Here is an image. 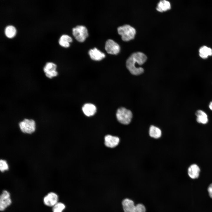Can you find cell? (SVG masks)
<instances>
[{"label": "cell", "mask_w": 212, "mask_h": 212, "mask_svg": "<svg viewBox=\"0 0 212 212\" xmlns=\"http://www.w3.org/2000/svg\"><path fill=\"white\" fill-rule=\"evenodd\" d=\"M147 59L146 56L141 52L134 53L127 59L126 62V67L132 74L135 75L140 74L143 73L144 69L141 67L137 68L136 64H143Z\"/></svg>", "instance_id": "6da1fadb"}, {"label": "cell", "mask_w": 212, "mask_h": 212, "mask_svg": "<svg viewBox=\"0 0 212 212\" xmlns=\"http://www.w3.org/2000/svg\"><path fill=\"white\" fill-rule=\"evenodd\" d=\"M118 34L121 36L122 40L128 41L133 39L136 34L135 29L128 24L120 26L117 28Z\"/></svg>", "instance_id": "7a4b0ae2"}, {"label": "cell", "mask_w": 212, "mask_h": 212, "mask_svg": "<svg viewBox=\"0 0 212 212\" xmlns=\"http://www.w3.org/2000/svg\"><path fill=\"white\" fill-rule=\"evenodd\" d=\"M118 121L124 125H128L131 122L132 114L131 111L124 107L118 108L116 113Z\"/></svg>", "instance_id": "3957f363"}, {"label": "cell", "mask_w": 212, "mask_h": 212, "mask_svg": "<svg viewBox=\"0 0 212 212\" xmlns=\"http://www.w3.org/2000/svg\"><path fill=\"white\" fill-rule=\"evenodd\" d=\"M19 129L23 133L31 134L36 130V123L33 119H25L19 124Z\"/></svg>", "instance_id": "277c9868"}, {"label": "cell", "mask_w": 212, "mask_h": 212, "mask_svg": "<svg viewBox=\"0 0 212 212\" xmlns=\"http://www.w3.org/2000/svg\"><path fill=\"white\" fill-rule=\"evenodd\" d=\"M72 34L75 39L80 42H83L88 36L86 27L82 25L76 26L72 29Z\"/></svg>", "instance_id": "5b68a950"}, {"label": "cell", "mask_w": 212, "mask_h": 212, "mask_svg": "<svg viewBox=\"0 0 212 212\" xmlns=\"http://www.w3.org/2000/svg\"><path fill=\"white\" fill-rule=\"evenodd\" d=\"M105 48L107 52L112 54H117L120 52L119 45L113 40L109 39L106 41Z\"/></svg>", "instance_id": "8992f818"}, {"label": "cell", "mask_w": 212, "mask_h": 212, "mask_svg": "<svg viewBox=\"0 0 212 212\" xmlns=\"http://www.w3.org/2000/svg\"><path fill=\"white\" fill-rule=\"evenodd\" d=\"M57 67V65L52 62H47L43 68L46 76L49 78L57 76L58 73L56 70Z\"/></svg>", "instance_id": "52a82bcc"}, {"label": "cell", "mask_w": 212, "mask_h": 212, "mask_svg": "<svg viewBox=\"0 0 212 212\" xmlns=\"http://www.w3.org/2000/svg\"><path fill=\"white\" fill-rule=\"evenodd\" d=\"M11 203L9 193L6 190H4L0 196V210L4 211Z\"/></svg>", "instance_id": "ba28073f"}, {"label": "cell", "mask_w": 212, "mask_h": 212, "mask_svg": "<svg viewBox=\"0 0 212 212\" xmlns=\"http://www.w3.org/2000/svg\"><path fill=\"white\" fill-rule=\"evenodd\" d=\"M58 197L57 195L54 192L49 193L44 198V203L48 206H53L58 203Z\"/></svg>", "instance_id": "9c48e42d"}, {"label": "cell", "mask_w": 212, "mask_h": 212, "mask_svg": "<svg viewBox=\"0 0 212 212\" xmlns=\"http://www.w3.org/2000/svg\"><path fill=\"white\" fill-rule=\"evenodd\" d=\"M105 144L109 148H114L117 146L120 142L119 138L117 136L107 135L105 137Z\"/></svg>", "instance_id": "30bf717a"}, {"label": "cell", "mask_w": 212, "mask_h": 212, "mask_svg": "<svg viewBox=\"0 0 212 212\" xmlns=\"http://www.w3.org/2000/svg\"><path fill=\"white\" fill-rule=\"evenodd\" d=\"M82 109L84 114L88 117L93 116L97 111V108L95 106L90 103L85 104L83 105Z\"/></svg>", "instance_id": "8fae6325"}, {"label": "cell", "mask_w": 212, "mask_h": 212, "mask_svg": "<svg viewBox=\"0 0 212 212\" xmlns=\"http://www.w3.org/2000/svg\"><path fill=\"white\" fill-rule=\"evenodd\" d=\"M88 53L91 58L96 61L101 60L105 56V53L96 47L90 49Z\"/></svg>", "instance_id": "7c38bea8"}, {"label": "cell", "mask_w": 212, "mask_h": 212, "mask_svg": "<svg viewBox=\"0 0 212 212\" xmlns=\"http://www.w3.org/2000/svg\"><path fill=\"white\" fill-rule=\"evenodd\" d=\"M122 203L124 212H135V206L132 200L126 198Z\"/></svg>", "instance_id": "4fadbf2b"}, {"label": "cell", "mask_w": 212, "mask_h": 212, "mask_svg": "<svg viewBox=\"0 0 212 212\" xmlns=\"http://www.w3.org/2000/svg\"><path fill=\"white\" fill-rule=\"evenodd\" d=\"M200 169L199 166L196 164L191 165L188 169V174L191 178H197L199 176Z\"/></svg>", "instance_id": "5bb4252c"}, {"label": "cell", "mask_w": 212, "mask_h": 212, "mask_svg": "<svg viewBox=\"0 0 212 212\" xmlns=\"http://www.w3.org/2000/svg\"><path fill=\"white\" fill-rule=\"evenodd\" d=\"M197 116L196 120L199 123L203 124H206L208 122V116L203 111L199 110L196 112Z\"/></svg>", "instance_id": "9a60e30c"}, {"label": "cell", "mask_w": 212, "mask_h": 212, "mask_svg": "<svg viewBox=\"0 0 212 212\" xmlns=\"http://www.w3.org/2000/svg\"><path fill=\"white\" fill-rule=\"evenodd\" d=\"M72 41V39L69 35L66 34L62 35L60 37L58 41L59 44L61 46L65 47H68L70 45L69 42Z\"/></svg>", "instance_id": "2e32d148"}, {"label": "cell", "mask_w": 212, "mask_h": 212, "mask_svg": "<svg viewBox=\"0 0 212 212\" xmlns=\"http://www.w3.org/2000/svg\"><path fill=\"white\" fill-rule=\"evenodd\" d=\"M171 5L169 1L165 0L160 1L158 3L156 9L159 11L162 12L170 9Z\"/></svg>", "instance_id": "e0dca14e"}, {"label": "cell", "mask_w": 212, "mask_h": 212, "mask_svg": "<svg viewBox=\"0 0 212 212\" xmlns=\"http://www.w3.org/2000/svg\"><path fill=\"white\" fill-rule=\"evenodd\" d=\"M4 33L6 36L9 38L14 37L16 33V28L13 25H9L6 26L4 29Z\"/></svg>", "instance_id": "ac0fdd59"}, {"label": "cell", "mask_w": 212, "mask_h": 212, "mask_svg": "<svg viewBox=\"0 0 212 212\" xmlns=\"http://www.w3.org/2000/svg\"><path fill=\"white\" fill-rule=\"evenodd\" d=\"M149 134L151 137L157 139L161 137L162 132L160 128L154 125H152L149 129Z\"/></svg>", "instance_id": "d6986e66"}, {"label": "cell", "mask_w": 212, "mask_h": 212, "mask_svg": "<svg viewBox=\"0 0 212 212\" xmlns=\"http://www.w3.org/2000/svg\"><path fill=\"white\" fill-rule=\"evenodd\" d=\"M199 54L202 58L206 59L212 55V49L206 46H203L199 50Z\"/></svg>", "instance_id": "ffe728a7"}, {"label": "cell", "mask_w": 212, "mask_h": 212, "mask_svg": "<svg viewBox=\"0 0 212 212\" xmlns=\"http://www.w3.org/2000/svg\"><path fill=\"white\" fill-rule=\"evenodd\" d=\"M65 208V205L62 203H57L53 206V212H62Z\"/></svg>", "instance_id": "44dd1931"}, {"label": "cell", "mask_w": 212, "mask_h": 212, "mask_svg": "<svg viewBox=\"0 0 212 212\" xmlns=\"http://www.w3.org/2000/svg\"><path fill=\"white\" fill-rule=\"evenodd\" d=\"M9 169L8 165L5 160L1 159L0 160V170L1 172H3Z\"/></svg>", "instance_id": "7402d4cb"}, {"label": "cell", "mask_w": 212, "mask_h": 212, "mask_svg": "<svg viewBox=\"0 0 212 212\" xmlns=\"http://www.w3.org/2000/svg\"><path fill=\"white\" fill-rule=\"evenodd\" d=\"M146 209L144 206L141 204L135 206V212H145Z\"/></svg>", "instance_id": "603a6c76"}, {"label": "cell", "mask_w": 212, "mask_h": 212, "mask_svg": "<svg viewBox=\"0 0 212 212\" xmlns=\"http://www.w3.org/2000/svg\"><path fill=\"white\" fill-rule=\"evenodd\" d=\"M208 191L209 196L212 198V183L211 184L208 186Z\"/></svg>", "instance_id": "cb8c5ba5"}, {"label": "cell", "mask_w": 212, "mask_h": 212, "mask_svg": "<svg viewBox=\"0 0 212 212\" xmlns=\"http://www.w3.org/2000/svg\"><path fill=\"white\" fill-rule=\"evenodd\" d=\"M209 107L210 109L212 110V101L209 104Z\"/></svg>", "instance_id": "d4e9b609"}]
</instances>
